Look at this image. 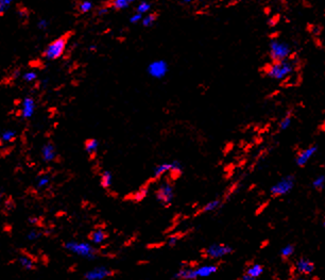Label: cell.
Returning a JSON list of instances; mask_svg holds the SVG:
<instances>
[{"mask_svg":"<svg viewBox=\"0 0 325 280\" xmlns=\"http://www.w3.org/2000/svg\"><path fill=\"white\" fill-rule=\"evenodd\" d=\"M18 262H20V264L22 267H24L27 270H32L35 268V263H34V260L27 256V255H22L18 258Z\"/></svg>","mask_w":325,"mask_h":280,"instance_id":"44dd1931","label":"cell"},{"mask_svg":"<svg viewBox=\"0 0 325 280\" xmlns=\"http://www.w3.org/2000/svg\"><path fill=\"white\" fill-rule=\"evenodd\" d=\"M291 48L285 42L273 40L270 43V58L273 62L283 61L290 57Z\"/></svg>","mask_w":325,"mask_h":280,"instance_id":"8992f818","label":"cell"},{"mask_svg":"<svg viewBox=\"0 0 325 280\" xmlns=\"http://www.w3.org/2000/svg\"><path fill=\"white\" fill-rule=\"evenodd\" d=\"M179 241H180V237L177 236V234H174V236H171V237L168 238L167 245L169 247H175V246H177V244L179 243Z\"/></svg>","mask_w":325,"mask_h":280,"instance_id":"8d00e7d4","label":"cell"},{"mask_svg":"<svg viewBox=\"0 0 325 280\" xmlns=\"http://www.w3.org/2000/svg\"><path fill=\"white\" fill-rule=\"evenodd\" d=\"M169 71V65L165 60H154L149 63L147 73L153 79L165 78Z\"/></svg>","mask_w":325,"mask_h":280,"instance_id":"ba28073f","label":"cell"},{"mask_svg":"<svg viewBox=\"0 0 325 280\" xmlns=\"http://www.w3.org/2000/svg\"><path fill=\"white\" fill-rule=\"evenodd\" d=\"M42 236H43V234H42L41 231L31 230L28 234H27V240L30 241V242H34V241H38Z\"/></svg>","mask_w":325,"mask_h":280,"instance_id":"e575fe53","label":"cell"},{"mask_svg":"<svg viewBox=\"0 0 325 280\" xmlns=\"http://www.w3.org/2000/svg\"><path fill=\"white\" fill-rule=\"evenodd\" d=\"M150 10H151V4L148 3V2H141L137 6L136 12L144 15V14H148Z\"/></svg>","mask_w":325,"mask_h":280,"instance_id":"1f68e13d","label":"cell"},{"mask_svg":"<svg viewBox=\"0 0 325 280\" xmlns=\"http://www.w3.org/2000/svg\"><path fill=\"white\" fill-rule=\"evenodd\" d=\"M195 269L198 278H203V277H210L216 274L218 272V266L215 264H203V265H199Z\"/></svg>","mask_w":325,"mask_h":280,"instance_id":"9a60e30c","label":"cell"},{"mask_svg":"<svg viewBox=\"0 0 325 280\" xmlns=\"http://www.w3.org/2000/svg\"><path fill=\"white\" fill-rule=\"evenodd\" d=\"M114 275L113 269L110 267L100 265V266H96L92 269H89L88 272L84 274V279L86 280H103L105 278H108Z\"/></svg>","mask_w":325,"mask_h":280,"instance_id":"9c48e42d","label":"cell"},{"mask_svg":"<svg viewBox=\"0 0 325 280\" xmlns=\"http://www.w3.org/2000/svg\"><path fill=\"white\" fill-rule=\"evenodd\" d=\"M155 20H156V17L153 14H144V16L141 20V24L143 27H151L154 25Z\"/></svg>","mask_w":325,"mask_h":280,"instance_id":"4dcf8cb0","label":"cell"},{"mask_svg":"<svg viewBox=\"0 0 325 280\" xmlns=\"http://www.w3.org/2000/svg\"><path fill=\"white\" fill-rule=\"evenodd\" d=\"M294 251H295V247L294 245H292V244H287V245H285L282 249H281V252H279V254H281V257L284 259V260H287L289 258H291L294 254Z\"/></svg>","mask_w":325,"mask_h":280,"instance_id":"d4e9b609","label":"cell"},{"mask_svg":"<svg viewBox=\"0 0 325 280\" xmlns=\"http://www.w3.org/2000/svg\"><path fill=\"white\" fill-rule=\"evenodd\" d=\"M314 263L307 258H300L295 262V270L301 275H310L314 272Z\"/></svg>","mask_w":325,"mask_h":280,"instance_id":"8fae6325","label":"cell"},{"mask_svg":"<svg viewBox=\"0 0 325 280\" xmlns=\"http://www.w3.org/2000/svg\"><path fill=\"white\" fill-rule=\"evenodd\" d=\"M64 248L70 254L89 261L95 260L98 257L97 248L87 242L68 241L64 244Z\"/></svg>","mask_w":325,"mask_h":280,"instance_id":"6da1fadb","label":"cell"},{"mask_svg":"<svg viewBox=\"0 0 325 280\" xmlns=\"http://www.w3.org/2000/svg\"><path fill=\"white\" fill-rule=\"evenodd\" d=\"M241 279H242V280H254V279H253V278H252V277H251L250 275H248V274H246V273L242 275Z\"/></svg>","mask_w":325,"mask_h":280,"instance_id":"60d3db41","label":"cell"},{"mask_svg":"<svg viewBox=\"0 0 325 280\" xmlns=\"http://www.w3.org/2000/svg\"><path fill=\"white\" fill-rule=\"evenodd\" d=\"M322 224H323V226H324V227H325V216H324V218H323V221H322Z\"/></svg>","mask_w":325,"mask_h":280,"instance_id":"f6af8a7d","label":"cell"},{"mask_svg":"<svg viewBox=\"0 0 325 280\" xmlns=\"http://www.w3.org/2000/svg\"><path fill=\"white\" fill-rule=\"evenodd\" d=\"M89 50H96V46H90Z\"/></svg>","mask_w":325,"mask_h":280,"instance_id":"ee69618b","label":"cell"},{"mask_svg":"<svg viewBox=\"0 0 325 280\" xmlns=\"http://www.w3.org/2000/svg\"><path fill=\"white\" fill-rule=\"evenodd\" d=\"M193 2H195V0H184V3H186V4H191Z\"/></svg>","mask_w":325,"mask_h":280,"instance_id":"7bdbcfd3","label":"cell"},{"mask_svg":"<svg viewBox=\"0 0 325 280\" xmlns=\"http://www.w3.org/2000/svg\"><path fill=\"white\" fill-rule=\"evenodd\" d=\"M292 124V114L291 113H287L283 119L279 121L278 124V129L281 131H285L287 129L290 128V126Z\"/></svg>","mask_w":325,"mask_h":280,"instance_id":"603a6c76","label":"cell"},{"mask_svg":"<svg viewBox=\"0 0 325 280\" xmlns=\"http://www.w3.org/2000/svg\"><path fill=\"white\" fill-rule=\"evenodd\" d=\"M142 17L143 15L138 13V12H135L134 14L131 15V17L129 19L130 23L131 24H137V23H141V20H142Z\"/></svg>","mask_w":325,"mask_h":280,"instance_id":"d590c367","label":"cell"},{"mask_svg":"<svg viewBox=\"0 0 325 280\" xmlns=\"http://www.w3.org/2000/svg\"><path fill=\"white\" fill-rule=\"evenodd\" d=\"M317 152H318L317 145H310L305 149H302L295 157V164L299 167H304Z\"/></svg>","mask_w":325,"mask_h":280,"instance_id":"30bf717a","label":"cell"},{"mask_svg":"<svg viewBox=\"0 0 325 280\" xmlns=\"http://www.w3.org/2000/svg\"><path fill=\"white\" fill-rule=\"evenodd\" d=\"M38 28L42 31H46L49 28V22L45 19H42L38 22Z\"/></svg>","mask_w":325,"mask_h":280,"instance_id":"74e56055","label":"cell"},{"mask_svg":"<svg viewBox=\"0 0 325 280\" xmlns=\"http://www.w3.org/2000/svg\"><path fill=\"white\" fill-rule=\"evenodd\" d=\"M135 0H113L112 6L116 10H124V9L129 8Z\"/></svg>","mask_w":325,"mask_h":280,"instance_id":"4316f807","label":"cell"},{"mask_svg":"<svg viewBox=\"0 0 325 280\" xmlns=\"http://www.w3.org/2000/svg\"><path fill=\"white\" fill-rule=\"evenodd\" d=\"M175 188L174 184L168 180H165L158 184L155 191V198L157 203H159L162 207H169L173 205L175 201Z\"/></svg>","mask_w":325,"mask_h":280,"instance_id":"3957f363","label":"cell"},{"mask_svg":"<svg viewBox=\"0 0 325 280\" xmlns=\"http://www.w3.org/2000/svg\"><path fill=\"white\" fill-rule=\"evenodd\" d=\"M107 9L106 8H101V9H99V11H98V15L99 16H102V15H105L107 13Z\"/></svg>","mask_w":325,"mask_h":280,"instance_id":"ab89813d","label":"cell"},{"mask_svg":"<svg viewBox=\"0 0 325 280\" xmlns=\"http://www.w3.org/2000/svg\"><path fill=\"white\" fill-rule=\"evenodd\" d=\"M324 165H325V160H324Z\"/></svg>","mask_w":325,"mask_h":280,"instance_id":"bcb514c9","label":"cell"},{"mask_svg":"<svg viewBox=\"0 0 325 280\" xmlns=\"http://www.w3.org/2000/svg\"><path fill=\"white\" fill-rule=\"evenodd\" d=\"M29 221H30V223H32V224H36V223H38V219H35V218H31Z\"/></svg>","mask_w":325,"mask_h":280,"instance_id":"b9f144b4","label":"cell"},{"mask_svg":"<svg viewBox=\"0 0 325 280\" xmlns=\"http://www.w3.org/2000/svg\"><path fill=\"white\" fill-rule=\"evenodd\" d=\"M36 110V104L33 97L27 96L22 103V116L25 120H29L34 115Z\"/></svg>","mask_w":325,"mask_h":280,"instance_id":"7c38bea8","label":"cell"},{"mask_svg":"<svg viewBox=\"0 0 325 280\" xmlns=\"http://www.w3.org/2000/svg\"><path fill=\"white\" fill-rule=\"evenodd\" d=\"M294 70V63L289 59L283 61H275L266 68V75L273 80H285Z\"/></svg>","mask_w":325,"mask_h":280,"instance_id":"7a4b0ae2","label":"cell"},{"mask_svg":"<svg viewBox=\"0 0 325 280\" xmlns=\"http://www.w3.org/2000/svg\"><path fill=\"white\" fill-rule=\"evenodd\" d=\"M14 0H0V15L5 14L13 5Z\"/></svg>","mask_w":325,"mask_h":280,"instance_id":"d6a6232c","label":"cell"},{"mask_svg":"<svg viewBox=\"0 0 325 280\" xmlns=\"http://www.w3.org/2000/svg\"><path fill=\"white\" fill-rule=\"evenodd\" d=\"M93 10V3L89 2V0H83L82 3L79 5V11L81 13H88Z\"/></svg>","mask_w":325,"mask_h":280,"instance_id":"f546056e","label":"cell"},{"mask_svg":"<svg viewBox=\"0 0 325 280\" xmlns=\"http://www.w3.org/2000/svg\"><path fill=\"white\" fill-rule=\"evenodd\" d=\"M16 138V131L13 129H7L0 133V140L4 143H10Z\"/></svg>","mask_w":325,"mask_h":280,"instance_id":"cb8c5ba5","label":"cell"},{"mask_svg":"<svg viewBox=\"0 0 325 280\" xmlns=\"http://www.w3.org/2000/svg\"><path fill=\"white\" fill-rule=\"evenodd\" d=\"M41 155H42V159H43L44 162H47V163H50V162L54 161V160H56V158H57V149H56V146H54L52 143H46L42 147Z\"/></svg>","mask_w":325,"mask_h":280,"instance_id":"4fadbf2b","label":"cell"},{"mask_svg":"<svg viewBox=\"0 0 325 280\" xmlns=\"http://www.w3.org/2000/svg\"><path fill=\"white\" fill-rule=\"evenodd\" d=\"M171 167H173V163H171V162H161V163L157 164L154 167V169H153V176L156 179L161 178L166 174L171 173Z\"/></svg>","mask_w":325,"mask_h":280,"instance_id":"2e32d148","label":"cell"},{"mask_svg":"<svg viewBox=\"0 0 325 280\" xmlns=\"http://www.w3.org/2000/svg\"><path fill=\"white\" fill-rule=\"evenodd\" d=\"M148 194V189L147 188H144L143 190H140V191L139 192H137V194H136V197H135V200H136V201H141V200H143V198H144V196H146Z\"/></svg>","mask_w":325,"mask_h":280,"instance_id":"f35d334b","label":"cell"},{"mask_svg":"<svg viewBox=\"0 0 325 280\" xmlns=\"http://www.w3.org/2000/svg\"><path fill=\"white\" fill-rule=\"evenodd\" d=\"M171 163H173V167H171V174H174L176 176H181V174L184 171V165L181 161L178 160H174L171 161Z\"/></svg>","mask_w":325,"mask_h":280,"instance_id":"f1b7e54d","label":"cell"},{"mask_svg":"<svg viewBox=\"0 0 325 280\" xmlns=\"http://www.w3.org/2000/svg\"><path fill=\"white\" fill-rule=\"evenodd\" d=\"M99 146H100V143L97 139H88L85 142V151L88 156L94 157L96 153L98 152Z\"/></svg>","mask_w":325,"mask_h":280,"instance_id":"d6986e66","label":"cell"},{"mask_svg":"<svg viewBox=\"0 0 325 280\" xmlns=\"http://www.w3.org/2000/svg\"><path fill=\"white\" fill-rule=\"evenodd\" d=\"M311 185L314 190H317V191H322V190L325 188V176L324 175H319L315 177L313 180H312V182H311Z\"/></svg>","mask_w":325,"mask_h":280,"instance_id":"83f0119b","label":"cell"},{"mask_svg":"<svg viewBox=\"0 0 325 280\" xmlns=\"http://www.w3.org/2000/svg\"><path fill=\"white\" fill-rule=\"evenodd\" d=\"M173 279L178 280H196L198 278L196 269L193 267H182L173 275Z\"/></svg>","mask_w":325,"mask_h":280,"instance_id":"5bb4252c","label":"cell"},{"mask_svg":"<svg viewBox=\"0 0 325 280\" xmlns=\"http://www.w3.org/2000/svg\"><path fill=\"white\" fill-rule=\"evenodd\" d=\"M23 79L25 82H33V81H35L36 79H38V74L35 73V71L33 70H30V71H26V73L23 75Z\"/></svg>","mask_w":325,"mask_h":280,"instance_id":"836d02e7","label":"cell"},{"mask_svg":"<svg viewBox=\"0 0 325 280\" xmlns=\"http://www.w3.org/2000/svg\"><path fill=\"white\" fill-rule=\"evenodd\" d=\"M66 46H67V39L64 37L59 38L57 40L52 41L48 46L45 48L43 56L45 59H47L49 61L60 59L63 55H64Z\"/></svg>","mask_w":325,"mask_h":280,"instance_id":"5b68a950","label":"cell"},{"mask_svg":"<svg viewBox=\"0 0 325 280\" xmlns=\"http://www.w3.org/2000/svg\"><path fill=\"white\" fill-rule=\"evenodd\" d=\"M106 238H107V234L102 228L95 229L94 231H92V233H90L89 236L90 242L95 244V245H100V244H102L106 240Z\"/></svg>","mask_w":325,"mask_h":280,"instance_id":"e0dca14e","label":"cell"},{"mask_svg":"<svg viewBox=\"0 0 325 280\" xmlns=\"http://www.w3.org/2000/svg\"><path fill=\"white\" fill-rule=\"evenodd\" d=\"M264 270H265V268L261 264L253 263L250 266H248V268L246 269V274L250 275L253 279L255 280L264 274Z\"/></svg>","mask_w":325,"mask_h":280,"instance_id":"ac0fdd59","label":"cell"},{"mask_svg":"<svg viewBox=\"0 0 325 280\" xmlns=\"http://www.w3.org/2000/svg\"><path fill=\"white\" fill-rule=\"evenodd\" d=\"M234 248L225 243H214L209 247H206L204 250V255L206 258L217 260L222 259L231 254H233Z\"/></svg>","mask_w":325,"mask_h":280,"instance_id":"52a82bcc","label":"cell"},{"mask_svg":"<svg viewBox=\"0 0 325 280\" xmlns=\"http://www.w3.org/2000/svg\"><path fill=\"white\" fill-rule=\"evenodd\" d=\"M50 181H51V178L49 175H47V174L42 175L38 178V180H36V188H38L39 190L46 189L50 184Z\"/></svg>","mask_w":325,"mask_h":280,"instance_id":"484cf974","label":"cell"},{"mask_svg":"<svg viewBox=\"0 0 325 280\" xmlns=\"http://www.w3.org/2000/svg\"><path fill=\"white\" fill-rule=\"evenodd\" d=\"M100 183L104 189L111 188L113 184V173L111 170H103L100 176Z\"/></svg>","mask_w":325,"mask_h":280,"instance_id":"ffe728a7","label":"cell"},{"mask_svg":"<svg viewBox=\"0 0 325 280\" xmlns=\"http://www.w3.org/2000/svg\"><path fill=\"white\" fill-rule=\"evenodd\" d=\"M222 203H221V200H218V198H217V200H213L211 202L207 203L203 208H202V212L204 213H212L216 210H218L219 208L221 207Z\"/></svg>","mask_w":325,"mask_h":280,"instance_id":"7402d4cb","label":"cell"},{"mask_svg":"<svg viewBox=\"0 0 325 280\" xmlns=\"http://www.w3.org/2000/svg\"><path fill=\"white\" fill-rule=\"evenodd\" d=\"M295 185V177L287 175L276 181L270 188V194L273 197H282L290 193Z\"/></svg>","mask_w":325,"mask_h":280,"instance_id":"277c9868","label":"cell"}]
</instances>
